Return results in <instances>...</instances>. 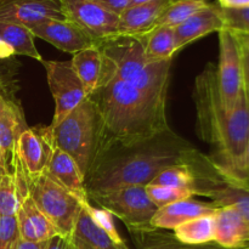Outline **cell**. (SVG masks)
Instances as JSON below:
<instances>
[{
	"instance_id": "5bb4252c",
	"label": "cell",
	"mask_w": 249,
	"mask_h": 249,
	"mask_svg": "<svg viewBox=\"0 0 249 249\" xmlns=\"http://www.w3.org/2000/svg\"><path fill=\"white\" fill-rule=\"evenodd\" d=\"M31 31L36 38L72 55L97 44L90 34L71 19H48L32 27Z\"/></svg>"
},
{
	"instance_id": "2e32d148",
	"label": "cell",
	"mask_w": 249,
	"mask_h": 249,
	"mask_svg": "<svg viewBox=\"0 0 249 249\" xmlns=\"http://www.w3.org/2000/svg\"><path fill=\"white\" fill-rule=\"evenodd\" d=\"M71 62L82 82L87 97L94 94L114 70L113 62L97 45L74 53Z\"/></svg>"
},
{
	"instance_id": "f35d334b",
	"label": "cell",
	"mask_w": 249,
	"mask_h": 249,
	"mask_svg": "<svg viewBox=\"0 0 249 249\" xmlns=\"http://www.w3.org/2000/svg\"><path fill=\"white\" fill-rule=\"evenodd\" d=\"M48 242H28V241H23L18 237L12 249H46Z\"/></svg>"
},
{
	"instance_id": "7402d4cb",
	"label": "cell",
	"mask_w": 249,
	"mask_h": 249,
	"mask_svg": "<svg viewBox=\"0 0 249 249\" xmlns=\"http://www.w3.org/2000/svg\"><path fill=\"white\" fill-rule=\"evenodd\" d=\"M174 0H153L147 4L129 6L119 15L118 34L142 36L152 31L156 21Z\"/></svg>"
},
{
	"instance_id": "8992f818",
	"label": "cell",
	"mask_w": 249,
	"mask_h": 249,
	"mask_svg": "<svg viewBox=\"0 0 249 249\" xmlns=\"http://www.w3.org/2000/svg\"><path fill=\"white\" fill-rule=\"evenodd\" d=\"M49 129L53 145L70 155L84 178L87 177L94 160L99 135L94 102L87 97L58 125L55 128L49 126Z\"/></svg>"
},
{
	"instance_id": "30bf717a",
	"label": "cell",
	"mask_w": 249,
	"mask_h": 249,
	"mask_svg": "<svg viewBox=\"0 0 249 249\" xmlns=\"http://www.w3.org/2000/svg\"><path fill=\"white\" fill-rule=\"evenodd\" d=\"M219 33V61L215 66L219 91L226 107L236 106L243 92L242 49L237 36L230 29Z\"/></svg>"
},
{
	"instance_id": "83f0119b",
	"label": "cell",
	"mask_w": 249,
	"mask_h": 249,
	"mask_svg": "<svg viewBox=\"0 0 249 249\" xmlns=\"http://www.w3.org/2000/svg\"><path fill=\"white\" fill-rule=\"evenodd\" d=\"M208 4H211L209 0H174L158 17L152 29L157 27L175 28Z\"/></svg>"
},
{
	"instance_id": "3957f363",
	"label": "cell",
	"mask_w": 249,
	"mask_h": 249,
	"mask_svg": "<svg viewBox=\"0 0 249 249\" xmlns=\"http://www.w3.org/2000/svg\"><path fill=\"white\" fill-rule=\"evenodd\" d=\"M199 138L215 148L221 164L236 173L249 140V100L245 90L232 108L226 107L218 88L215 66L197 75L192 91Z\"/></svg>"
},
{
	"instance_id": "7bdbcfd3",
	"label": "cell",
	"mask_w": 249,
	"mask_h": 249,
	"mask_svg": "<svg viewBox=\"0 0 249 249\" xmlns=\"http://www.w3.org/2000/svg\"><path fill=\"white\" fill-rule=\"evenodd\" d=\"M5 173H6V172H5L4 167H2L1 162H0V179H1V177H2V175H4V174H5Z\"/></svg>"
},
{
	"instance_id": "8fae6325",
	"label": "cell",
	"mask_w": 249,
	"mask_h": 249,
	"mask_svg": "<svg viewBox=\"0 0 249 249\" xmlns=\"http://www.w3.org/2000/svg\"><path fill=\"white\" fill-rule=\"evenodd\" d=\"M68 19L75 22L99 43L118 34L119 15L96 0H62Z\"/></svg>"
},
{
	"instance_id": "e0dca14e",
	"label": "cell",
	"mask_w": 249,
	"mask_h": 249,
	"mask_svg": "<svg viewBox=\"0 0 249 249\" xmlns=\"http://www.w3.org/2000/svg\"><path fill=\"white\" fill-rule=\"evenodd\" d=\"M225 28L219 5L208 4L190 18L174 28L177 50L180 51L189 44Z\"/></svg>"
},
{
	"instance_id": "603a6c76",
	"label": "cell",
	"mask_w": 249,
	"mask_h": 249,
	"mask_svg": "<svg viewBox=\"0 0 249 249\" xmlns=\"http://www.w3.org/2000/svg\"><path fill=\"white\" fill-rule=\"evenodd\" d=\"M70 249H130L125 245L114 242L82 207L72 233L67 238Z\"/></svg>"
},
{
	"instance_id": "d4e9b609",
	"label": "cell",
	"mask_w": 249,
	"mask_h": 249,
	"mask_svg": "<svg viewBox=\"0 0 249 249\" xmlns=\"http://www.w3.org/2000/svg\"><path fill=\"white\" fill-rule=\"evenodd\" d=\"M130 235L139 249H228L215 242L206 245H185L178 241L173 233L155 228L130 232Z\"/></svg>"
},
{
	"instance_id": "74e56055",
	"label": "cell",
	"mask_w": 249,
	"mask_h": 249,
	"mask_svg": "<svg viewBox=\"0 0 249 249\" xmlns=\"http://www.w3.org/2000/svg\"><path fill=\"white\" fill-rule=\"evenodd\" d=\"M235 174L238 175V177L243 178V179L249 180V140L247 142V146H246V150L242 156V160H241Z\"/></svg>"
},
{
	"instance_id": "484cf974",
	"label": "cell",
	"mask_w": 249,
	"mask_h": 249,
	"mask_svg": "<svg viewBox=\"0 0 249 249\" xmlns=\"http://www.w3.org/2000/svg\"><path fill=\"white\" fill-rule=\"evenodd\" d=\"M174 237L185 245H206L215 240L214 214L202 215L175 228Z\"/></svg>"
},
{
	"instance_id": "52a82bcc",
	"label": "cell",
	"mask_w": 249,
	"mask_h": 249,
	"mask_svg": "<svg viewBox=\"0 0 249 249\" xmlns=\"http://www.w3.org/2000/svg\"><path fill=\"white\" fill-rule=\"evenodd\" d=\"M28 196L39 211L51 221L58 236L68 238L72 233L82 203L72 194L49 179L45 174L28 180Z\"/></svg>"
},
{
	"instance_id": "d6a6232c",
	"label": "cell",
	"mask_w": 249,
	"mask_h": 249,
	"mask_svg": "<svg viewBox=\"0 0 249 249\" xmlns=\"http://www.w3.org/2000/svg\"><path fill=\"white\" fill-rule=\"evenodd\" d=\"M82 207L89 213V215L91 216V219L95 221V224H96L100 229H102L114 242L119 243V245H125V242H124V240L122 238V236L119 235L116 225H114L113 215H112L108 211H106V209L104 208H100V207L92 206L90 201L83 202Z\"/></svg>"
},
{
	"instance_id": "4dcf8cb0",
	"label": "cell",
	"mask_w": 249,
	"mask_h": 249,
	"mask_svg": "<svg viewBox=\"0 0 249 249\" xmlns=\"http://www.w3.org/2000/svg\"><path fill=\"white\" fill-rule=\"evenodd\" d=\"M18 66L16 58L4 60L0 57V95L17 100L18 91Z\"/></svg>"
},
{
	"instance_id": "1f68e13d",
	"label": "cell",
	"mask_w": 249,
	"mask_h": 249,
	"mask_svg": "<svg viewBox=\"0 0 249 249\" xmlns=\"http://www.w3.org/2000/svg\"><path fill=\"white\" fill-rule=\"evenodd\" d=\"M145 187L150 199L158 208H162V207L168 206V204L194 197V194L190 190L158 186V185H146Z\"/></svg>"
},
{
	"instance_id": "6da1fadb",
	"label": "cell",
	"mask_w": 249,
	"mask_h": 249,
	"mask_svg": "<svg viewBox=\"0 0 249 249\" xmlns=\"http://www.w3.org/2000/svg\"><path fill=\"white\" fill-rule=\"evenodd\" d=\"M88 97L94 102L99 122L94 160L111 148L131 147L172 131L167 104L119 79L114 70Z\"/></svg>"
},
{
	"instance_id": "ffe728a7",
	"label": "cell",
	"mask_w": 249,
	"mask_h": 249,
	"mask_svg": "<svg viewBox=\"0 0 249 249\" xmlns=\"http://www.w3.org/2000/svg\"><path fill=\"white\" fill-rule=\"evenodd\" d=\"M218 209L211 202H201L191 198L158 208L153 215L151 226L160 230H174L181 224L202 215L214 214Z\"/></svg>"
},
{
	"instance_id": "ee69618b",
	"label": "cell",
	"mask_w": 249,
	"mask_h": 249,
	"mask_svg": "<svg viewBox=\"0 0 249 249\" xmlns=\"http://www.w3.org/2000/svg\"><path fill=\"white\" fill-rule=\"evenodd\" d=\"M246 249H249V248H246Z\"/></svg>"
},
{
	"instance_id": "ba28073f",
	"label": "cell",
	"mask_w": 249,
	"mask_h": 249,
	"mask_svg": "<svg viewBox=\"0 0 249 249\" xmlns=\"http://www.w3.org/2000/svg\"><path fill=\"white\" fill-rule=\"evenodd\" d=\"M89 201L123 221L129 232L152 229L151 221L158 211V207L148 197L145 186L121 187L90 197Z\"/></svg>"
},
{
	"instance_id": "f546056e",
	"label": "cell",
	"mask_w": 249,
	"mask_h": 249,
	"mask_svg": "<svg viewBox=\"0 0 249 249\" xmlns=\"http://www.w3.org/2000/svg\"><path fill=\"white\" fill-rule=\"evenodd\" d=\"M21 202L14 174L5 173L0 179V216H16Z\"/></svg>"
},
{
	"instance_id": "e575fe53",
	"label": "cell",
	"mask_w": 249,
	"mask_h": 249,
	"mask_svg": "<svg viewBox=\"0 0 249 249\" xmlns=\"http://www.w3.org/2000/svg\"><path fill=\"white\" fill-rule=\"evenodd\" d=\"M17 238L16 216H0V249H12Z\"/></svg>"
},
{
	"instance_id": "9c48e42d",
	"label": "cell",
	"mask_w": 249,
	"mask_h": 249,
	"mask_svg": "<svg viewBox=\"0 0 249 249\" xmlns=\"http://www.w3.org/2000/svg\"><path fill=\"white\" fill-rule=\"evenodd\" d=\"M41 63L45 68L46 79L55 104L53 121L49 126L55 128L78 105L87 99V94L71 60H43Z\"/></svg>"
},
{
	"instance_id": "ab89813d",
	"label": "cell",
	"mask_w": 249,
	"mask_h": 249,
	"mask_svg": "<svg viewBox=\"0 0 249 249\" xmlns=\"http://www.w3.org/2000/svg\"><path fill=\"white\" fill-rule=\"evenodd\" d=\"M218 5L223 9H238L249 6V0H218Z\"/></svg>"
},
{
	"instance_id": "7c38bea8",
	"label": "cell",
	"mask_w": 249,
	"mask_h": 249,
	"mask_svg": "<svg viewBox=\"0 0 249 249\" xmlns=\"http://www.w3.org/2000/svg\"><path fill=\"white\" fill-rule=\"evenodd\" d=\"M53 147L49 126L27 128L19 135L16 160L27 180H33L45 173Z\"/></svg>"
},
{
	"instance_id": "5b68a950",
	"label": "cell",
	"mask_w": 249,
	"mask_h": 249,
	"mask_svg": "<svg viewBox=\"0 0 249 249\" xmlns=\"http://www.w3.org/2000/svg\"><path fill=\"white\" fill-rule=\"evenodd\" d=\"M184 163L192 173L194 196L206 197L218 208L236 207L249 221V180L231 172L214 155H206L194 146Z\"/></svg>"
},
{
	"instance_id": "9a60e30c",
	"label": "cell",
	"mask_w": 249,
	"mask_h": 249,
	"mask_svg": "<svg viewBox=\"0 0 249 249\" xmlns=\"http://www.w3.org/2000/svg\"><path fill=\"white\" fill-rule=\"evenodd\" d=\"M27 128L18 100L7 99L0 95V162L6 173L12 174L17 141Z\"/></svg>"
},
{
	"instance_id": "277c9868",
	"label": "cell",
	"mask_w": 249,
	"mask_h": 249,
	"mask_svg": "<svg viewBox=\"0 0 249 249\" xmlns=\"http://www.w3.org/2000/svg\"><path fill=\"white\" fill-rule=\"evenodd\" d=\"M145 34H116L96 45L113 62L119 79L167 104L173 60H150L145 53Z\"/></svg>"
},
{
	"instance_id": "4316f807",
	"label": "cell",
	"mask_w": 249,
	"mask_h": 249,
	"mask_svg": "<svg viewBox=\"0 0 249 249\" xmlns=\"http://www.w3.org/2000/svg\"><path fill=\"white\" fill-rule=\"evenodd\" d=\"M145 36V53L150 60H173L178 53L174 28L157 27Z\"/></svg>"
},
{
	"instance_id": "44dd1931",
	"label": "cell",
	"mask_w": 249,
	"mask_h": 249,
	"mask_svg": "<svg viewBox=\"0 0 249 249\" xmlns=\"http://www.w3.org/2000/svg\"><path fill=\"white\" fill-rule=\"evenodd\" d=\"M18 237L28 242H48L57 236L51 221L39 211L33 199L27 196L16 214Z\"/></svg>"
},
{
	"instance_id": "8d00e7d4",
	"label": "cell",
	"mask_w": 249,
	"mask_h": 249,
	"mask_svg": "<svg viewBox=\"0 0 249 249\" xmlns=\"http://www.w3.org/2000/svg\"><path fill=\"white\" fill-rule=\"evenodd\" d=\"M242 49V82H243V90L247 95L249 100V55L246 53L245 49L241 45Z\"/></svg>"
},
{
	"instance_id": "cb8c5ba5",
	"label": "cell",
	"mask_w": 249,
	"mask_h": 249,
	"mask_svg": "<svg viewBox=\"0 0 249 249\" xmlns=\"http://www.w3.org/2000/svg\"><path fill=\"white\" fill-rule=\"evenodd\" d=\"M34 38L36 36L27 27L12 22L0 21V40L11 49L15 56H27L43 62L44 58L34 44Z\"/></svg>"
},
{
	"instance_id": "60d3db41",
	"label": "cell",
	"mask_w": 249,
	"mask_h": 249,
	"mask_svg": "<svg viewBox=\"0 0 249 249\" xmlns=\"http://www.w3.org/2000/svg\"><path fill=\"white\" fill-rule=\"evenodd\" d=\"M46 249H70V247H68L67 238L58 235L55 236V237H53L49 241Z\"/></svg>"
},
{
	"instance_id": "ac0fdd59",
	"label": "cell",
	"mask_w": 249,
	"mask_h": 249,
	"mask_svg": "<svg viewBox=\"0 0 249 249\" xmlns=\"http://www.w3.org/2000/svg\"><path fill=\"white\" fill-rule=\"evenodd\" d=\"M214 242L228 249L249 248V221L236 207H220L214 213Z\"/></svg>"
},
{
	"instance_id": "d590c367",
	"label": "cell",
	"mask_w": 249,
	"mask_h": 249,
	"mask_svg": "<svg viewBox=\"0 0 249 249\" xmlns=\"http://www.w3.org/2000/svg\"><path fill=\"white\" fill-rule=\"evenodd\" d=\"M96 1H99L114 14L121 15L124 10L128 9L130 0H96Z\"/></svg>"
},
{
	"instance_id": "b9f144b4",
	"label": "cell",
	"mask_w": 249,
	"mask_h": 249,
	"mask_svg": "<svg viewBox=\"0 0 249 249\" xmlns=\"http://www.w3.org/2000/svg\"><path fill=\"white\" fill-rule=\"evenodd\" d=\"M151 1H153V0H130L129 6H136V5L147 4V2H151Z\"/></svg>"
},
{
	"instance_id": "d6986e66",
	"label": "cell",
	"mask_w": 249,
	"mask_h": 249,
	"mask_svg": "<svg viewBox=\"0 0 249 249\" xmlns=\"http://www.w3.org/2000/svg\"><path fill=\"white\" fill-rule=\"evenodd\" d=\"M44 174L72 194L80 203L89 201L85 189V178L70 155L55 146Z\"/></svg>"
},
{
	"instance_id": "836d02e7",
	"label": "cell",
	"mask_w": 249,
	"mask_h": 249,
	"mask_svg": "<svg viewBox=\"0 0 249 249\" xmlns=\"http://www.w3.org/2000/svg\"><path fill=\"white\" fill-rule=\"evenodd\" d=\"M221 9L226 29L235 33L249 34V6L238 9Z\"/></svg>"
},
{
	"instance_id": "f1b7e54d",
	"label": "cell",
	"mask_w": 249,
	"mask_h": 249,
	"mask_svg": "<svg viewBox=\"0 0 249 249\" xmlns=\"http://www.w3.org/2000/svg\"><path fill=\"white\" fill-rule=\"evenodd\" d=\"M148 185H158V186H168L191 191L192 173L186 163H180L163 169Z\"/></svg>"
},
{
	"instance_id": "4fadbf2b",
	"label": "cell",
	"mask_w": 249,
	"mask_h": 249,
	"mask_svg": "<svg viewBox=\"0 0 249 249\" xmlns=\"http://www.w3.org/2000/svg\"><path fill=\"white\" fill-rule=\"evenodd\" d=\"M48 19H68L62 0H0V21L31 29Z\"/></svg>"
},
{
	"instance_id": "7a4b0ae2",
	"label": "cell",
	"mask_w": 249,
	"mask_h": 249,
	"mask_svg": "<svg viewBox=\"0 0 249 249\" xmlns=\"http://www.w3.org/2000/svg\"><path fill=\"white\" fill-rule=\"evenodd\" d=\"M192 145L169 131L131 147L100 153L85 177L88 198L125 186H146L163 169L185 162Z\"/></svg>"
}]
</instances>
